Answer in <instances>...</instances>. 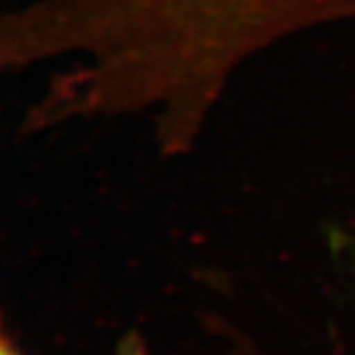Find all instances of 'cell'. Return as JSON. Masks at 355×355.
Listing matches in <instances>:
<instances>
[{
  "mask_svg": "<svg viewBox=\"0 0 355 355\" xmlns=\"http://www.w3.org/2000/svg\"><path fill=\"white\" fill-rule=\"evenodd\" d=\"M2 355H20V354H18V352H14L10 343L4 342V343H2Z\"/></svg>",
  "mask_w": 355,
  "mask_h": 355,
  "instance_id": "1",
  "label": "cell"
}]
</instances>
